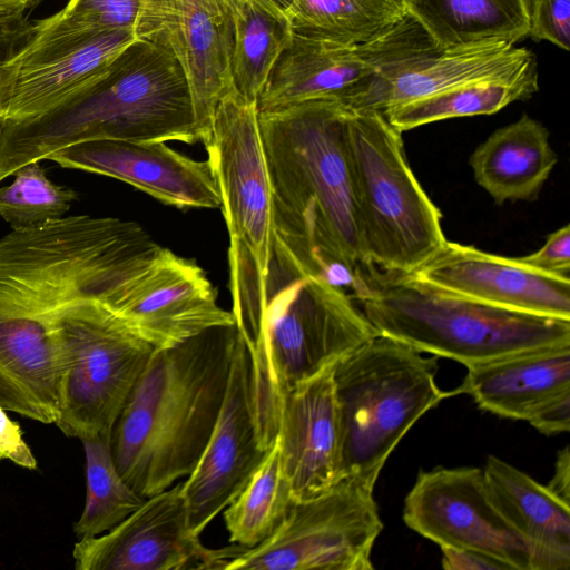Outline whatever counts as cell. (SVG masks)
Instances as JSON below:
<instances>
[{
    "label": "cell",
    "instance_id": "31",
    "mask_svg": "<svg viewBox=\"0 0 570 570\" xmlns=\"http://www.w3.org/2000/svg\"><path fill=\"white\" fill-rule=\"evenodd\" d=\"M86 456L85 509L73 524L78 539L109 531L145 501L122 478L115 463L110 439L81 440Z\"/></svg>",
    "mask_w": 570,
    "mask_h": 570
},
{
    "label": "cell",
    "instance_id": "11",
    "mask_svg": "<svg viewBox=\"0 0 570 570\" xmlns=\"http://www.w3.org/2000/svg\"><path fill=\"white\" fill-rule=\"evenodd\" d=\"M382 530L374 488L344 478L324 493L295 502L261 544L223 548L220 570H372Z\"/></svg>",
    "mask_w": 570,
    "mask_h": 570
},
{
    "label": "cell",
    "instance_id": "20",
    "mask_svg": "<svg viewBox=\"0 0 570 570\" xmlns=\"http://www.w3.org/2000/svg\"><path fill=\"white\" fill-rule=\"evenodd\" d=\"M414 275L469 298L570 321V278L446 239Z\"/></svg>",
    "mask_w": 570,
    "mask_h": 570
},
{
    "label": "cell",
    "instance_id": "19",
    "mask_svg": "<svg viewBox=\"0 0 570 570\" xmlns=\"http://www.w3.org/2000/svg\"><path fill=\"white\" fill-rule=\"evenodd\" d=\"M48 160L127 183L177 208H220L212 166L164 141L96 139L58 149Z\"/></svg>",
    "mask_w": 570,
    "mask_h": 570
},
{
    "label": "cell",
    "instance_id": "9",
    "mask_svg": "<svg viewBox=\"0 0 570 570\" xmlns=\"http://www.w3.org/2000/svg\"><path fill=\"white\" fill-rule=\"evenodd\" d=\"M346 140L362 264L390 272H415L446 238L441 212L406 160L402 132L382 112L348 108Z\"/></svg>",
    "mask_w": 570,
    "mask_h": 570
},
{
    "label": "cell",
    "instance_id": "22",
    "mask_svg": "<svg viewBox=\"0 0 570 570\" xmlns=\"http://www.w3.org/2000/svg\"><path fill=\"white\" fill-rule=\"evenodd\" d=\"M537 61L528 48L508 42L432 49L399 61L355 88L342 104L351 109L385 110L460 83L511 72Z\"/></svg>",
    "mask_w": 570,
    "mask_h": 570
},
{
    "label": "cell",
    "instance_id": "28",
    "mask_svg": "<svg viewBox=\"0 0 570 570\" xmlns=\"http://www.w3.org/2000/svg\"><path fill=\"white\" fill-rule=\"evenodd\" d=\"M232 22V85L256 102L294 33L278 0H244L233 11Z\"/></svg>",
    "mask_w": 570,
    "mask_h": 570
},
{
    "label": "cell",
    "instance_id": "16",
    "mask_svg": "<svg viewBox=\"0 0 570 570\" xmlns=\"http://www.w3.org/2000/svg\"><path fill=\"white\" fill-rule=\"evenodd\" d=\"M267 451L254 411L250 354L239 332L220 412L197 465L181 485L188 528L195 535L243 490Z\"/></svg>",
    "mask_w": 570,
    "mask_h": 570
},
{
    "label": "cell",
    "instance_id": "30",
    "mask_svg": "<svg viewBox=\"0 0 570 570\" xmlns=\"http://www.w3.org/2000/svg\"><path fill=\"white\" fill-rule=\"evenodd\" d=\"M295 503L277 438L243 490L223 510L229 541L254 548L284 522Z\"/></svg>",
    "mask_w": 570,
    "mask_h": 570
},
{
    "label": "cell",
    "instance_id": "18",
    "mask_svg": "<svg viewBox=\"0 0 570 570\" xmlns=\"http://www.w3.org/2000/svg\"><path fill=\"white\" fill-rule=\"evenodd\" d=\"M183 481L145 499L106 534L79 539L77 570H220L223 548L205 547L188 528Z\"/></svg>",
    "mask_w": 570,
    "mask_h": 570
},
{
    "label": "cell",
    "instance_id": "29",
    "mask_svg": "<svg viewBox=\"0 0 570 570\" xmlns=\"http://www.w3.org/2000/svg\"><path fill=\"white\" fill-rule=\"evenodd\" d=\"M293 33L342 45L373 40L403 20L406 0H284Z\"/></svg>",
    "mask_w": 570,
    "mask_h": 570
},
{
    "label": "cell",
    "instance_id": "33",
    "mask_svg": "<svg viewBox=\"0 0 570 570\" xmlns=\"http://www.w3.org/2000/svg\"><path fill=\"white\" fill-rule=\"evenodd\" d=\"M140 0H68L57 12L20 26L19 35L29 40L72 39L101 32L136 31Z\"/></svg>",
    "mask_w": 570,
    "mask_h": 570
},
{
    "label": "cell",
    "instance_id": "41",
    "mask_svg": "<svg viewBox=\"0 0 570 570\" xmlns=\"http://www.w3.org/2000/svg\"><path fill=\"white\" fill-rule=\"evenodd\" d=\"M13 36H14V33L0 39V56L6 50V48L10 43L11 39L13 38ZM3 126H4V122L0 119V140H1V135H2V130H3Z\"/></svg>",
    "mask_w": 570,
    "mask_h": 570
},
{
    "label": "cell",
    "instance_id": "39",
    "mask_svg": "<svg viewBox=\"0 0 570 570\" xmlns=\"http://www.w3.org/2000/svg\"><path fill=\"white\" fill-rule=\"evenodd\" d=\"M547 488L563 502L570 504V451L568 445L558 452L553 475Z\"/></svg>",
    "mask_w": 570,
    "mask_h": 570
},
{
    "label": "cell",
    "instance_id": "15",
    "mask_svg": "<svg viewBox=\"0 0 570 570\" xmlns=\"http://www.w3.org/2000/svg\"><path fill=\"white\" fill-rule=\"evenodd\" d=\"M404 523L440 547L478 550L529 570L525 547L490 499L482 468L421 470L404 500Z\"/></svg>",
    "mask_w": 570,
    "mask_h": 570
},
{
    "label": "cell",
    "instance_id": "6",
    "mask_svg": "<svg viewBox=\"0 0 570 570\" xmlns=\"http://www.w3.org/2000/svg\"><path fill=\"white\" fill-rule=\"evenodd\" d=\"M351 289L380 335L466 367L541 347L570 345V321L489 305L413 273L364 263Z\"/></svg>",
    "mask_w": 570,
    "mask_h": 570
},
{
    "label": "cell",
    "instance_id": "14",
    "mask_svg": "<svg viewBox=\"0 0 570 570\" xmlns=\"http://www.w3.org/2000/svg\"><path fill=\"white\" fill-rule=\"evenodd\" d=\"M217 296L200 266L161 247L105 305L134 334L163 350L208 328L235 324Z\"/></svg>",
    "mask_w": 570,
    "mask_h": 570
},
{
    "label": "cell",
    "instance_id": "3",
    "mask_svg": "<svg viewBox=\"0 0 570 570\" xmlns=\"http://www.w3.org/2000/svg\"><path fill=\"white\" fill-rule=\"evenodd\" d=\"M160 245L137 223L75 215L0 239V323L53 342L55 318L86 299L106 303Z\"/></svg>",
    "mask_w": 570,
    "mask_h": 570
},
{
    "label": "cell",
    "instance_id": "25",
    "mask_svg": "<svg viewBox=\"0 0 570 570\" xmlns=\"http://www.w3.org/2000/svg\"><path fill=\"white\" fill-rule=\"evenodd\" d=\"M557 161L548 129L527 114L494 130L469 160L476 184L497 205L537 199Z\"/></svg>",
    "mask_w": 570,
    "mask_h": 570
},
{
    "label": "cell",
    "instance_id": "5",
    "mask_svg": "<svg viewBox=\"0 0 570 570\" xmlns=\"http://www.w3.org/2000/svg\"><path fill=\"white\" fill-rule=\"evenodd\" d=\"M377 334L344 288L305 273L274 237L264 309L245 340L263 446L276 439L279 407L291 391Z\"/></svg>",
    "mask_w": 570,
    "mask_h": 570
},
{
    "label": "cell",
    "instance_id": "10",
    "mask_svg": "<svg viewBox=\"0 0 570 570\" xmlns=\"http://www.w3.org/2000/svg\"><path fill=\"white\" fill-rule=\"evenodd\" d=\"M61 358L57 428L68 438L111 439L114 425L155 348L98 299L53 322Z\"/></svg>",
    "mask_w": 570,
    "mask_h": 570
},
{
    "label": "cell",
    "instance_id": "4",
    "mask_svg": "<svg viewBox=\"0 0 570 570\" xmlns=\"http://www.w3.org/2000/svg\"><path fill=\"white\" fill-rule=\"evenodd\" d=\"M96 139L200 141L186 75L168 49L138 38L72 101L37 119L4 122L0 183L24 164Z\"/></svg>",
    "mask_w": 570,
    "mask_h": 570
},
{
    "label": "cell",
    "instance_id": "43",
    "mask_svg": "<svg viewBox=\"0 0 570 570\" xmlns=\"http://www.w3.org/2000/svg\"><path fill=\"white\" fill-rule=\"evenodd\" d=\"M244 0H222V2L225 4V7L228 9L230 14L235 10V8Z\"/></svg>",
    "mask_w": 570,
    "mask_h": 570
},
{
    "label": "cell",
    "instance_id": "1",
    "mask_svg": "<svg viewBox=\"0 0 570 570\" xmlns=\"http://www.w3.org/2000/svg\"><path fill=\"white\" fill-rule=\"evenodd\" d=\"M347 115L326 99L258 112L275 239L305 273L342 288L362 264Z\"/></svg>",
    "mask_w": 570,
    "mask_h": 570
},
{
    "label": "cell",
    "instance_id": "27",
    "mask_svg": "<svg viewBox=\"0 0 570 570\" xmlns=\"http://www.w3.org/2000/svg\"><path fill=\"white\" fill-rule=\"evenodd\" d=\"M537 61L511 72L473 79L383 112L400 132L450 118L492 115L539 89Z\"/></svg>",
    "mask_w": 570,
    "mask_h": 570
},
{
    "label": "cell",
    "instance_id": "35",
    "mask_svg": "<svg viewBox=\"0 0 570 570\" xmlns=\"http://www.w3.org/2000/svg\"><path fill=\"white\" fill-rule=\"evenodd\" d=\"M519 259L542 272L570 278V226L551 233L540 249Z\"/></svg>",
    "mask_w": 570,
    "mask_h": 570
},
{
    "label": "cell",
    "instance_id": "13",
    "mask_svg": "<svg viewBox=\"0 0 570 570\" xmlns=\"http://www.w3.org/2000/svg\"><path fill=\"white\" fill-rule=\"evenodd\" d=\"M435 48L410 14L382 36L362 43L342 45L294 35L256 100L257 111L308 100L341 102L381 70Z\"/></svg>",
    "mask_w": 570,
    "mask_h": 570
},
{
    "label": "cell",
    "instance_id": "36",
    "mask_svg": "<svg viewBox=\"0 0 570 570\" xmlns=\"http://www.w3.org/2000/svg\"><path fill=\"white\" fill-rule=\"evenodd\" d=\"M0 453L14 464L33 470L37 460L22 438L18 423L11 421L0 406Z\"/></svg>",
    "mask_w": 570,
    "mask_h": 570
},
{
    "label": "cell",
    "instance_id": "24",
    "mask_svg": "<svg viewBox=\"0 0 570 570\" xmlns=\"http://www.w3.org/2000/svg\"><path fill=\"white\" fill-rule=\"evenodd\" d=\"M461 393L494 415L529 421L552 400L570 393V345L541 347L466 367Z\"/></svg>",
    "mask_w": 570,
    "mask_h": 570
},
{
    "label": "cell",
    "instance_id": "8",
    "mask_svg": "<svg viewBox=\"0 0 570 570\" xmlns=\"http://www.w3.org/2000/svg\"><path fill=\"white\" fill-rule=\"evenodd\" d=\"M229 234V288L235 324L249 340L266 297L274 248V208L255 101L232 87L218 101L204 145Z\"/></svg>",
    "mask_w": 570,
    "mask_h": 570
},
{
    "label": "cell",
    "instance_id": "37",
    "mask_svg": "<svg viewBox=\"0 0 570 570\" xmlns=\"http://www.w3.org/2000/svg\"><path fill=\"white\" fill-rule=\"evenodd\" d=\"M445 570H511L501 560L478 550L440 547Z\"/></svg>",
    "mask_w": 570,
    "mask_h": 570
},
{
    "label": "cell",
    "instance_id": "23",
    "mask_svg": "<svg viewBox=\"0 0 570 570\" xmlns=\"http://www.w3.org/2000/svg\"><path fill=\"white\" fill-rule=\"evenodd\" d=\"M482 469L490 499L525 547L529 570H569L570 504L495 455Z\"/></svg>",
    "mask_w": 570,
    "mask_h": 570
},
{
    "label": "cell",
    "instance_id": "40",
    "mask_svg": "<svg viewBox=\"0 0 570 570\" xmlns=\"http://www.w3.org/2000/svg\"><path fill=\"white\" fill-rule=\"evenodd\" d=\"M26 11L10 2L0 0V39L16 32Z\"/></svg>",
    "mask_w": 570,
    "mask_h": 570
},
{
    "label": "cell",
    "instance_id": "42",
    "mask_svg": "<svg viewBox=\"0 0 570 570\" xmlns=\"http://www.w3.org/2000/svg\"><path fill=\"white\" fill-rule=\"evenodd\" d=\"M23 11H28L31 7H33L39 0H9Z\"/></svg>",
    "mask_w": 570,
    "mask_h": 570
},
{
    "label": "cell",
    "instance_id": "26",
    "mask_svg": "<svg viewBox=\"0 0 570 570\" xmlns=\"http://www.w3.org/2000/svg\"><path fill=\"white\" fill-rule=\"evenodd\" d=\"M406 7L442 50L490 42L515 45L529 36L528 0H406Z\"/></svg>",
    "mask_w": 570,
    "mask_h": 570
},
{
    "label": "cell",
    "instance_id": "2",
    "mask_svg": "<svg viewBox=\"0 0 570 570\" xmlns=\"http://www.w3.org/2000/svg\"><path fill=\"white\" fill-rule=\"evenodd\" d=\"M239 331L215 326L155 350L111 433L122 478L147 499L187 478L209 440L224 401Z\"/></svg>",
    "mask_w": 570,
    "mask_h": 570
},
{
    "label": "cell",
    "instance_id": "38",
    "mask_svg": "<svg viewBox=\"0 0 570 570\" xmlns=\"http://www.w3.org/2000/svg\"><path fill=\"white\" fill-rule=\"evenodd\" d=\"M528 422L546 435L568 432L570 430V393L546 404Z\"/></svg>",
    "mask_w": 570,
    "mask_h": 570
},
{
    "label": "cell",
    "instance_id": "17",
    "mask_svg": "<svg viewBox=\"0 0 570 570\" xmlns=\"http://www.w3.org/2000/svg\"><path fill=\"white\" fill-rule=\"evenodd\" d=\"M136 35L168 49L178 60L205 145L215 108L233 87L230 12L222 0H140Z\"/></svg>",
    "mask_w": 570,
    "mask_h": 570
},
{
    "label": "cell",
    "instance_id": "12",
    "mask_svg": "<svg viewBox=\"0 0 570 570\" xmlns=\"http://www.w3.org/2000/svg\"><path fill=\"white\" fill-rule=\"evenodd\" d=\"M18 30L0 56L3 122L37 119L72 101L138 39L131 29L55 40L24 39Z\"/></svg>",
    "mask_w": 570,
    "mask_h": 570
},
{
    "label": "cell",
    "instance_id": "34",
    "mask_svg": "<svg viewBox=\"0 0 570 570\" xmlns=\"http://www.w3.org/2000/svg\"><path fill=\"white\" fill-rule=\"evenodd\" d=\"M529 36L570 49V0H528Z\"/></svg>",
    "mask_w": 570,
    "mask_h": 570
},
{
    "label": "cell",
    "instance_id": "7",
    "mask_svg": "<svg viewBox=\"0 0 570 570\" xmlns=\"http://www.w3.org/2000/svg\"><path fill=\"white\" fill-rule=\"evenodd\" d=\"M439 357L375 335L333 365L341 479L375 488L391 453L422 415L452 396L436 384Z\"/></svg>",
    "mask_w": 570,
    "mask_h": 570
},
{
    "label": "cell",
    "instance_id": "21",
    "mask_svg": "<svg viewBox=\"0 0 570 570\" xmlns=\"http://www.w3.org/2000/svg\"><path fill=\"white\" fill-rule=\"evenodd\" d=\"M276 438L295 502L313 499L341 480V430L333 365L283 399Z\"/></svg>",
    "mask_w": 570,
    "mask_h": 570
},
{
    "label": "cell",
    "instance_id": "32",
    "mask_svg": "<svg viewBox=\"0 0 570 570\" xmlns=\"http://www.w3.org/2000/svg\"><path fill=\"white\" fill-rule=\"evenodd\" d=\"M13 181L0 187V216L12 229L41 226L65 216L77 193L51 181L40 161L19 167Z\"/></svg>",
    "mask_w": 570,
    "mask_h": 570
}]
</instances>
